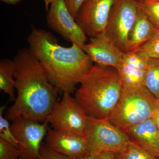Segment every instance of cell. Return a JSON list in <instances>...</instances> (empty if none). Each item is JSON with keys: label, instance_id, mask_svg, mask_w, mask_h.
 Here are the masks:
<instances>
[{"label": "cell", "instance_id": "25", "mask_svg": "<svg viewBox=\"0 0 159 159\" xmlns=\"http://www.w3.org/2000/svg\"><path fill=\"white\" fill-rule=\"evenodd\" d=\"M116 152L113 151H104L98 153V159H116Z\"/></svg>", "mask_w": 159, "mask_h": 159}, {"label": "cell", "instance_id": "11", "mask_svg": "<svg viewBox=\"0 0 159 159\" xmlns=\"http://www.w3.org/2000/svg\"><path fill=\"white\" fill-rule=\"evenodd\" d=\"M93 62L100 65L118 68L123 61L125 53L116 45L106 34L91 38L81 47Z\"/></svg>", "mask_w": 159, "mask_h": 159}, {"label": "cell", "instance_id": "24", "mask_svg": "<svg viewBox=\"0 0 159 159\" xmlns=\"http://www.w3.org/2000/svg\"><path fill=\"white\" fill-rule=\"evenodd\" d=\"M86 0H64L68 9L76 20L78 12Z\"/></svg>", "mask_w": 159, "mask_h": 159}, {"label": "cell", "instance_id": "26", "mask_svg": "<svg viewBox=\"0 0 159 159\" xmlns=\"http://www.w3.org/2000/svg\"><path fill=\"white\" fill-rule=\"evenodd\" d=\"M152 119H153L157 127L159 130V99H158L156 107L152 116Z\"/></svg>", "mask_w": 159, "mask_h": 159}, {"label": "cell", "instance_id": "7", "mask_svg": "<svg viewBox=\"0 0 159 159\" xmlns=\"http://www.w3.org/2000/svg\"><path fill=\"white\" fill-rule=\"evenodd\" d=\"M139 9V3L135 0H116L111 9L105 32L124 53Z\"/></svg>", "mask_w": 159, "mask_h": 159}, {"label": "cell", "instance_id": "16", "mask_svg": "<svg viewBox=\"0 0 159 159\" xmlns=\"http://www.w3.org/2000/svg\"><path fill=\"white\" fill-rule=\"evenodd\" d=\"M15 64L13 60L2 59L0 61V89L9 97L10 101H15L14 90Z\"/></svg>", "mask_w": 159, "mask_h": 159}, {"label": "cell", "instance_id": "31", "mask_svg": "<svg viewBox=\"0 0 159 159\" xmlns=\"http://www.w3.org/2000/svg\"></svg>", "mask_w": 159, "mask_h": 159}, {"label": "cell", "instance_id": "21", "mask_svg": "<svg viewBox=\"0 0 159 159\" xmlns=\"http://www.w3.org/2000/svg\"><path fill=\"white\" fill-rule=\"evenodd\" d=\"M6 108V105L1 107L0 108V139L9 142L18 148L17 141L11 131V125L8 122V119L3 117V111Z\"/></svg>", "mask_w": 159, "mask_h": 159}, {"label": "cell", "instance_id": "28", "mask_svg": "<svg viewBox=\"0 0 159 159\" xmlns=\"http://www.w3.org/2000/svg\"><path fill=\"white\" fill-rule=\"evenodd\" d=\"M1 1L8 4L16 5L19 2L20 0H1Z\"/></svg>", "mask_w": 159, "mask_h": 159}, {"label": "cell", "instance_id": "2", "mask_svg": "<svg viewBox=\"0 0 159 159\" xmlns=\"http://www.w3.org/2000/svg\"><path fill=\"white\" fill-rule=\"evenodd\" d=\"M29 50L38 61L50 82L58 92L70 93L76 91L93 65L80 46L75 43L65 48L50 32L32 27L28 39Z\"/></svg>", "mask_w": 159, "mask_h": 159}, {"label": "cell", "instance_id": "23", "mask_svg": "<svg viewBox=\"0 0 159 159\" xmlns=\"http://www.w3.org/2000/svg\"><path fill=\"white\" fill-rule=\"evenodd\" d=\"M40 159H74L49 149L45 144H42L40 150Z\"/></svg>", "mask_w": 159, "mask_h": 159}, {"label": "cell", "instance_id": "14", "mask_svg": "<svg viewBox=\"0 0 159 159\" xmlns=\"http://www.w3.org/2000/svg\"><path fill=\"white\" fill-rule=\"evenodd\" d=\"M122 129L127 135L129 142L159 159V130L152 118Z\"/></svg>", "mask_w": 159, "mask_h": 159}, {"label": "cell", "instance_id": "19", "mask_svg": "<svg viewBox=\"0 0 159 159\" xmlns=\"http://www.w3.org/2000/svg\"><path fill=\"white\" fill-rule=\"evenodd\" d=\"M135 52L146 59H159V29L150 39Z\"/></svg>", "mask_w": 159, "mask_h": 159}, {"label": "cell", "instance_id": "17", "mask_svg": "<svg viewBox=\"0 0 159 159\" xmlns=\"http://www.w3.org/2000/svg\"><path fill=\"white\" fill-rule=\"evenodd\" d=\"M144 86L159 99V59L148 60Z\"/></svg>", "mask_w": 159, "mask_h": 159}, {"label": "cell", "instance_id": "12", "mask_svg": "<svg viewBox=\"0 0 159 159\" xmlns=\"http://www.w3.org/2000/svg\"><path fill=\"white\" fill-rule=\"evenodd\" d=\"M48 148L53 151L77 159L89 154L84 137L49 128L46 136Z\"/></svg>", "mask_w": 159, "mask_h": 159}, {"label": "cell", "instance_id": "20", "mask_svg": "<svg viewBox=\"0 0 159 159\" xmlns=\"http://www.w3.org/2000/svg\"><path fill=\"white\" fill-rule=\"evenodd\" d=\"M139 7L159 29V0H145L139 3Z\"/></svg>", "mask_w": 159, "mask_h": 159}, {"label": "cell", "instance_id": "1", "mask_svg": "<svg viewBox=\"0 0 159 159\" xmlns=\"http://www.w3.org/2000/svg\"><path fill=\"white\" fill-rule=\"evenodd\" d=\"M17 97L7 111L6 119L22 117L44 122L57 102V91L49 81L29 49H20L13 60Z\"/></svg>", "mask_w": 159, "mask_h": 159}, {"label": "cell", "instance_id": "27", "mask_svg": "<svg viewBox=\"0 0 159 159\" xmlns=\"http://www.w3.org/2000/svg\"><path fill=\"white\" fill-rule=\"evenodd\" d=\"M77 159H98V155L97 154L90 153L87 155L81 157Z\"/></svg>", "mask_w": 159, "mask_h": 159}, {"label": "cell", "instance_id": "9", "mask_svg": "<svg viewBox=\"0 0 159 159\" xmlns=\"http://www.w3.org/2000/svg\"><path fill=\"white\" fill-rule=\"evenodd\" d=\"M48 11L47 22L50 29L81 47L85 43L86 34L70 13L64 0H53Z\"/></svg>", "mask_w": 159, "mask_h": 159}, {"label": "cell", "instance_id": "13", "mask_svg": "<svg viewBox=\"0 0 159 159\" xmlns=\"http://www.w3.org/2000/svg\"><path fill=\"white\" fill-rule=\"evenodd\" d=\"M148 60L135 51L125 53L123 61L116 69L123 86L127 88L144 86Z\"/></svg>", "mask_w": 159, "mask_h": 159}, {"label": "cell", "instance_id": "6", "mask_svg": "<svg viewBox=\"0 0 159 159\" xmlns=\"http://www.w3.org/2000/svg\"><path fill=\"white\" fill-rule=\"evenodd\" d=\"M88 116L70 93L65 92L55 103L47 121L56 130L84 137Z\"/></svg>", "mask_w": 159, "mask_h": 159}, {"label": "cell", "instance_id": "8", "mask_svg": "<svg viewBox=\"0 0 159 159\" xmlns=\"http://www.w3.org/2000/svg\"><path fill=\"white\" fill-rule=\"evenodd\" d=\"M48 123H42L22 117L12 121L10 128L20 151L19 159H40L42 142L48 130Z\"/></svg>", "mask_w": 159, "mask_h": 159}, {"label": "cell", "instance_id": "22", "mask_svg": "<svg viewBox=\"0 0 159 159\" xmlns=\"http://www.w3.org/2000/svg\"><path fill=\"white\" fill-rule=\"evenodd\" d=\"M20 156L18 148L0 139V159H19Z\"/></svg>", "mask_w": 159, "mask_h": 159}, {"label": "cell", "instance_id": "29", "mask_svg": "<svg viewBox=\"0 0 159 159\" xmlns=\"http://www.w3.org/2000/svg\"><path fill=\"white\" fill-rule=\"evenodd\" d=\"M44 1L46 10L47 11H48L49 10V6L51 5L53 0H44Z\"/></svg>", "mask_w": 159, "mask_h": 159}, {"label": "cell", "instance_id": "10", "mask_svg": "<svg viewBox=\"0 0 159 159\" xmlns=\"http://www.w3.org/2000/svg\"><path fill=\"white\" fill-rule=\"evenodd\" d=\"M116 0H86L76 21L86 35L96 37L105 32L112 7Z\"/></svg>", "mask_w": 159, "mask_h": 159}, {"label": "cell", "instance_id": "4", "mask_svg": "<svg viewBox=\"0 0 159 159\" xmlns=\"http://www.w3.org/2000/svg\"><path fill=\"white\" fill-rule=\"evenodd\" d=\"M145 86H123L122 95L109 120L123 129L152 118L158 101Z\"/></svg>", "mask_w": 159, "mask_h": 159}, {"label": "cell", "instance_id": "5", "mask_svg": "<svg viewBox=\"0 0 159 159\" xmlns=\"http://www.w3.org/2000/svg\"><path fill=\"white\" fill-rule=\"evenodd\" d=\"M84 139L89 153L104 151L117 152L129 142L127 135L107 119L88 116Z\"/></svg>", "mask_w": 159, "mask_h": 159}, {"label": "cell", "instance_id": "30", "mask_svg": "<svg viewBox=\"0 0 159 159\" xmlns=\"http://www.w3.org/2000/svg\"><path fill=\"white\" fill-rule=\"evenodd\" d=\"M135 1H136V2H138L140 3L142 2H144L145 0H135Z\"/></svg>", "mask_w": 159, "mask_h": 159}, {"label": "cell", "instance_id": "15", "mask_svg": "<svg viewBox=\"0 0 159 159\" xmlns=\"http://www.w3.org/2000/svg\"><path fill=\"white\" fill-rule=\"evenodd\" d=\"M158 29L139 7L136 21L129 34L127 52L136 51L151 38Z\"/></svg>", "mask_w": 159, "mask_h": 159}, {"label": "cell", "instance_id": "3", "mask_svg": "<svg viewBox=\"0 0 159 159\" xmlns=\"http://www.w3.org/2000/svg\"><path fill=\"white\" fill-rule=\"evenodd\" d=\"M75 99L88 116L108 119L119 102L123 89L118 70L95 64L80 83Z\"/></svg>", "mask_w": 159, "mask_h": 159}, {"label": "cell", "instance_id": "18", "mask_svg": "<svg viewBox=\"0 0 159 159\" xmlns=\"http://www.w3.org/2000/svg\"><path fill=\"white\" fill-rule=\"evenodd\" d=\"M116 159H158L142 147L129 142L116 152Z\"/></svg>", "mask_w": 159, "mask_h": 159}]
</instances>
